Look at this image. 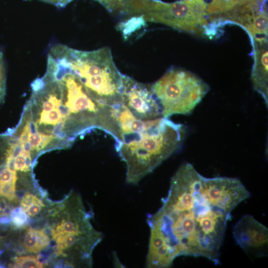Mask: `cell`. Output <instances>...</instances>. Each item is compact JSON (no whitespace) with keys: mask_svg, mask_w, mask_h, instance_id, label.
Wrapping results in <instances>:
<instances>
[{"mask_svg":"<svg viewBox=\"0 0 268 268\" xmlns=\"http://www.w3.org/2000/svg\"><path fill=\"white\" fill-rule=\"evenodd\" d=\"M62 119V116L59 110L55 108L48 112L42 111L38 123L40 125H55L61 122Z\"/></svg>","mask_w":268,"mask_h":268,"instance_id":"obj_12","label":"cell"},{"mask_svg":"<svg viewBox=\"0 0 268 268\" xmlns=\"http://www.w3.org/2000/svg\"><path fill=\"white\" fill-rule=\"evenodd\" d=\"M261 0H206L209 22L216 27L227 22Z\"/></svg>","mask_w":268,"mask_h":268,"instance_id":"obj_8","label":"cell"},{"mask_svg":"<svg viewBox=\"0 0 268 268\" xmlns=\"http://www.w3.org/2000/svg\"><path fill=\"white\" fill-rule=\"evenodd\" d=\"M233 234L237 244L249 257L267 256L268 229L253 216H243L234 225Z\"/></svg>","mask_w":268,"mask_h":268,"instance_id":"obj_7","label":"cell"},{"mask_svg":"<svg viewBox=\"0 0 268 268\" xmlns=\"http://www.w3.org/2000/svg\"><path fill=\"white\" fill-rule=\"evenodd\" d=\"M16 180L3 182L0 180V196L6 198L10 201L16 199L15 184Z\"/></svg>","mask_w":268,"mask_h":268,"instance_id":"obj_13","label":"cell"},{"mask_svg":"<svg viewBox=\"0 0 268 268\" xmlns=\"http://www.w3.org/2000/svg\"><path fill=\"white\" fill-rule=\"evenodd\" d=\"M58 213V210L56 208H52L49 211V214L51 215H54Z\"/></svg>","mask_w":268,"mask_h":268,"instance_id":"obj_25","label":"cell"},{"mask_svg":"<svg viewBox=\"0 0 268 268\" xmlns=\"http://www.w3.org/2000/svg\"><path fill=\"white\" fill-rule=\"evenodd\" d=\"M163 117L188 115L201 101L209 86L197 75L185 69L171 67L150 85Z\"/></svg>","mask_w":268,"mask_h":268,"instance_id":"obj_5","label":"cell"},{"mask_svg":"<svg viewBox=\"0 0 268 268\" xmlns=\"http://www.w3.org/2000/svg\"><path fill=\"white\" fill-rule=\"evenodd\" d=\"M34 203H39L44 204L42 201L35 195L31 194H27L21 200V208L25 211L28 207Z\"/></svg>","mask_w":268,"mask_h":268,"instance_id":"obj_15","label":"cell"},{"mask_svg":"<svg viewBox=\"0 0 268 268\" xmlns=\"http://www.w3.org/2000/svg\"><path fill=\"white\" fill-rule=\"evenodd\" d=\"M21 145L23 151L25 153H30V151L32 150V145L28 140L22 143Z\"/></svg>","mask_w":268,"mask_h":268,"instance_id":"obj_22","label":"cell"},{"mask_svg":"<svg viewBox=\"0 0 268 268\" xmlns=\"http://www.w3.org/2000/svg\"></svg>","mask_w":268,"mask_h":268,"instance_id":"obj_28","label":"cell"},{"mask_svg":"<svg viewBox=\"0 0 268 268\" xmlns=\"http://www.w3.org/2000/svg\"><path fill=\"white\" fill-rule=\"evenodd\" d=\"M6 207V204L5 201L3 199L0 201V209L2 211Z\"/></svg>","mask_w":268,"mask_h":268,"instance_id":"obj_24","label":"cell"},{"mask_svg":"<svg viewBox=\"0 0 268 268\" xmlns=\"http://www.w3.org/2000/svg\"><path fill=\"white\" fill-rule=\"evenodd\" d=\"M28 141L30 143L32 147V150L36 149L42 141V138L40 132L36 134H29L28 138Z\"/></svg>","mask_w":268,"mask_h":268,"instance_id":"obj_18","label":"cell"},{"mask_svg":"<svg viewBox=\"0 0 268 268\" xmlns=\"http://www.w3.org/2000/svg\"><path fill=\"white\" fill-rule=\"evenodd\" d=\"M11 219L15 226L21 227L23 226L27 219L25 212L22 208L15 209L11 212Z\"/></svg>","mask_w":268,"mask_h":268,"instance_id":"obj_14","label":"cell"},{"mask_svg":"<svg viewBox=\"0 0 268 268\" xmlns=\"http://www.w3.org/2000/svg\"><path fill=\"white\" fill-rule=\"evenodd\" d=\"M122 103L137 119L149 120L163 117L150 85L123 74Z\"/></svg>","mask_w":268,"mask_h":268,"instance_id":"obj_6","label":"cell"},{"mask_svg":"<svg viewBox=\"0 0 268 268\" xmlns=\"http://www.w3.org/2000/svg\"><path fill=\"white\" fill-rule=\"evenodd\" d=\"M3 215H8L11 212V209L9 207L6 206V207L3 210Z\"/></svg>","mask_w":268,"mask_h":268,"instance_id":"obj_26","label":"cell"},{"mask_svg":"<svg viewBox=\"0 0 268 268\" xmlns=\"http://www.w3.org/2000/svg\"><path fill=\"white\" fill-rule=\"evenodd\" d=\"M250 196L237 178H206L184 164L172 177L161 207L147 217L150 238L173 261L201 257L219 264L231 212Z\"/></svg>","mask_w":268,"mask_h":268,"instance_id":"obj_1","label":"cell"},{"mask_svg":"<svg viewBox=\"0 0 268 268\" xmlns=\"http://www.w3.org/2000/svg\"><path fill=\"white\" fill-rule=\"evenodd\" d=\"M26 153L22 150L21 153L15 158V169L16 170L29 171L25 165V155Z\"/></svg>","mask_w":268,"mask_h":268,"instance_id":"obj_16","label":"cell"},{"mask_svg":"<svg viewBox=\"0 0 268 268\" xmlns=\"http://www.w3.org/2000/svg\"><path fill=\"white\" fill-rule=\"evenodd\" d=\"M115 148L126 167V181L137 184L181 147L185 127L168 118L132 117L120 126Z\"/></svg>","mask_w":268,"mask_h":268,"instance_id":"obj_2","label":"cell"},{"mask_svg":"<svg viewBox=\"0 0 268 268\" xmlns=\"http://www.w3.org/2000/svg\"><path fill=\"white\" fill-rule=\"evenodd\" d=\"M55 108V104L48 99H46V101L43 103V111L48 112Z\"/></svg>","mask_w":268,"mask_h":268,"instance_id":"obj_21","label":"cell"},{"mask_svg":"<svg viewBox=\"0 0 268 268\" xmlns=\"http://www.w3.org/2000/svg\"><path fill=\"white\" fill-rule=\"evenodd\" d=\"M44 204L39 203H34L31 204L25 211V212L31 216H34L39 213L41 210L42 206H44Z\"/></svg>","mask_w":268,"mask_h":268,"instance_id":"obj_19","label":"cell"},{"mask_svg":"<svg viewBox=\"0 0 268 268\" xmlns=\"http://www.w3.org/2000/svg\"><path fill=\"white\" fill-rule=\"evenodd\" d=\"M9 222V219L7 218L3 217L0 219V222L2 223H6Z\"/></svg>","mask_w":268,"mask_h":268,"instance_id":"obj_27","label":"cell"},{"mask_svg":"<svg viewBox=\"0 0 268 268\" xmlns=\"http://www.w3.org/2000/svg\"><path fill=\"white\" fill-rule=\"evenodd\" d=\"M14 268H40L43 264L38 259L33 256H21L14 259Z\"/></svg>","mask_w":268,"mask_h":268,"instance_id":"obj_11","label":"cell"},{"mask_svg":"<svg viewBox=\"0 0 268 268\" xmlns=\"http://www.w3.org/2000/svg\"><path fill=\"white\" fill-rule=\"evenodd\" d=\"M254 65L251 80L254 89L263 97L268 107V41L252 43Z\"/></svg>","mask_w":268,"mask_h":268,"instance_id":"obj_9","label":"cell"},{"mask_svg":"<svg viewBox=\"0 0 268 268\" xmlns=\"http://www.w3.org/2000/svg\"><path fill=\"white\" fill-rule=\"evenodd\" d=\"M53 4L58 7H64L73 0H41Z\"/></svg>","mask_w":268,"mask_h":268,"instance_id":"obj_20","label":"cell"},{"mask_svg":"<svg viewBox=\"0 0 268 268\" xmlns=\"http://www.w3.org/2000/svg\"><path fill=\"white\" fill-rule=\"evenodd\" d=\"M206 0H113V12L139 17L144 22L160 23L192 34L210 38L218 29L209 21Z\"/></svg>","mask_w":268,"mask_h":268,"instance_id":"obj_4","label":"cell"},{"mask_svg":"<svg viewBox=\"0 0 268 268\" xmlns=\"http://www.w3.org/2000/svg\"><path fill=\"white\" fill-rule=\"evenodd\" d=\"M50 50L77 76L96 102L110 107L122 103L123 74L117 68L109 48L83 51L58 44Z\"/></svg>","mask_w":268,"mask_h":268,"instance_id":"obj_3","label":"cell"},{"mask_svg":"<svg viewBox=\"0 0 268 268\" xmlns=\"http://www.w3.org/2000/svg\"><path fill=\"white\" fill-rule=\"evenodd\" d=\"M25 165L26 168L29 170V168L31 165V158L30 153H26L25 155Z\"/></svg>","mask_w":268,"mask_h":268,"instance_id":"obj_23","label":"cell"},{"mask_svg":"<svg viewBox=\"0 0 268 268\" xmlns=\"http://www.w3.org/2000/svg\"><path fill=\"white\" fill-rule=\"evenodd\" d=\"M49 237L42 230L28 229L24 237L23 245L27 251L37 253L47 247Z\"/></svg>","mask_w":268,"mask_h":268,"instance_id":"obj_10","label":"cell"},{"mask_svg":"<svg viewBox=\"0 0 268 268\" xmlns=\"http://www.w3.org/2000/svg\"><path fill=\"white\" fill-rule=\"evenodd\" d=\"M16 179V172H12L7 168H4L0 172V180L3 182H8Z\"/></svg>","mask_w":268,"mask_h":268,"instance_id":"obj_17","label":"cell"}]
</instances>
